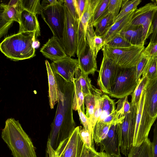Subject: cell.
<instances>
[{"label":"cell","mask_w":157,"mask_h":157,"mask_svg":"<svg viewBox=\"0 0 157 157\" xmlns=\"http://www.w3.org/2000/svg\"><path fill=\"white\" fill-rule=\"evenodd\" d=\"M131 105L130 112L118 124L120 151L126 157L133 146L138 106Z\"/></svg>","instance_id":"cell-6"},{"label":"cell","mask_w":157,"mask_h":157,"mask_svg":"<svg viewBox=\"0 0 157 157\" xmlns=\"http://www.w3.org/2000/svg\"><path fill=\"white\" fill-rule=\"evenodd\" d=\"M40 45L39 42L37 40H35L33 43L34 47L35 48H38Z\"/></svg>","instance_id":"cell-53"},{"label":"cell","mask_w":157,"mask_h":157,"mask_svg":"<svg viewBox=\"0 0 157 157\" xmlns=\"http://www.w3.org/2000/svg\"><path fill=\"white\" fill-rule=\"evenodd\" d=\"M157 13L156 3L151 2L135 10L128 25L142 26L146 40L153 33Z\"/></svg>","instance_id":"cell-8"},{"label":"cell","mask_w":157,"mask_h":157,"mask_svg":"<svg viewBox=\"0 0 157 157\" xmlns=\"http://www.w3.org/2000/svg\"><path fill=\"white\" fill-rule=\"evenodd\" d=\"M40 52L45 58L52 61L67 56L59 41L53 36L49 39L44 44L41 48Z\"/></svg>","instance_id":"cell-16"},{"label":"cell","mask_w":157,"mask_h":157,"mask_svg":"<svg viewBox=\"0 0 157 157\" xmlns=\"http://www.w3.org/2000/svg\"><path fill=\"white\" fill-rule=\"evenodd\" d=\"M63 1L59 0L57 4L43 9L41 14L50 29L53 36L58 39L62 45L65 18Z\"/></svg>","instance_id":"cell-7"},{"label":"cell","mask_w":157,"mask_h":157,"mask_svg":"<svg viewBox=\"0 0 157 157\" xmlns=\"http://www.w3.org/2000/svg\"><path fill=\"white\" fill-rule=\"evenodd\" d=\"M99 0H86L85 8L82 17L79 20L82 25L86 30L94 10Z\"/></svg>","instance_id":"cell-28"},{"label":"cell","mask_w":157,"mask_h":157,"mask_svg":"<svg viewBox=\"0 0 157 157\" xmlns=\"http://www.w3.org/2000/svg\"><path fill=\"white\" fill-rule=\"evenodd\" d=\"M122 2L123 0H109L107 10L116 17H117L119 13Z\"/></svg>","instance_id":"cell-41"},{"label":"cell","mask_w":157,"mask_h":157,"mask_svg":"<svg viewBox=\"0 0 157 157\" xmlns=\"http://www.w3.org/2000/svg\"><path fill=\"white\" fill-rule=\"evenodd\" d=\"M102 51L103 58L98 71L97 84L102 92L109 95L118 66L113 60L105 43Z\"/></svg>","instance_id":"cell-9"},{"label":"cell","mask_w":157,"mask_h":157,"mask_svg":"<svg viewBox=\"0 0 157 157\" xmlns=\"http://www.w3.org/2000/svg\"><path fill=\"white\" fill-rule=\"evenodd\" d=\"M97 153L96 151L93 150L84 144L80 157H96Z\"/></svg>","instance_id":"cell-46"},{"label":"cell","mask_w":157,"mask_h":157,"mask_svg":"<svg viewBox=\"0 0 157 157\" xmlns=\"http://www.w3.org/2000/svg\"><path fill=\"white\" fill-rule=\"evenodd\" d=\"M46 157H58V153L56 150H55L48 141L47 144Z\"/></svg>","instance_id":"cell-48"},{"label":"cell","mask_w":157,"mask_h":157,"mask_svg":"<svg viewBox=\"0 0 157 157\" xmlns=\"http://www.w3.org/2000/svg\"><path fill=\"white\" fill-rule=\"evenodd\" d=\"M36 14L23 10L21 12L18 33L32 32L36 33V39L40 35L39 24Z\"/></svg>","instance_id":"cell-17"},{"label":"cell","mask_w":157,"mask_h":157,"mask_svg":"<svg viewBox=\"0 0 157 157\" xmlns=\"http://www.w3.org/2000/svg\"><path fill=\"white\" fill-rule=\"evenodd\" d=\"M148 79L146 76H142L137 82V86L131 94L132 99L131 104L138 106L142 92L147 83Z\"/></svg>","instance_id":"cell-31"},{"label":"cell","mask_w":157,"mask_h":157,"mask_svg":"<svg viewBox=\"0 0 157 157\" xmlns=\"http://www.w3.org/2000/svg\"><path fill=\"white\" fill-rule=\"evenodd\" d=\"M142 76H146L148 79L157 76V67L156 57L150 58L144 71Z\"/></svg>","instance_id":"cell-37"},{"label":"cell","mask_w":157,"mask_h":157,"mask_svg":"<svg viewBox=\"0 0 157 157\" xmlns=\"http://www.w3.org/2000/svg\"><path fill=\"white\" fill-rule=\"evenodd\" d=\"M144 89L145 97L139 127L150 130L157 117V76L148 79Z\"/></svg>","instance_id":"cell-4"},{"label":"cell","mask_w":157,"mask_h":157,"mask_svg":"<svg viewBox=\"0 0 157 157\" xmlns=\"http://www.w3.org/2000/svg\"><path fill=\"white\" fill-rule=\"evenodd\" d=\"M21 10H24L35 14H41L43 10L40 0H20Z\"/></svg>","instance_id":"cell-30"},{"label":"cell","mask_w":157,"mask_h":157,"mask_svg":"<svg viewBox=\"0 0 157 157\" xmlns=\"http://www.w3.org/2000/svg\"><path fill=\"white\" fill-rule=\"evenodd\" d=\"M96 157H109L105 152L101 151L97 153Z\"/></svg>","instance_id":"cell-52"},{"label":"cell","mask_w":157,"mask_h":157,"mask_svg":"<svg viewBox=\"0 0 157 157\" xmlns=\"http://www.w3.org/2000/svg\"><path fill=\"white\" fill-rule=\"evenodd\" d=\"M120 118L117 113L116 109L113 113L106 117L102 121H101L105 123H110Z\"/></svg>","instance_id":"cell-49"},{"label":"cell","mask_w":157,"mask_h":157,"mask_svg":"<svg viewBox=\"0 0 157 157\" xmlns=\"http://www.w3.org/2000/svg\"><path fill=\"white\" fill-rule=\"evenodd\" d=\"M101 92L95 87L92 91L95 96V106L93 117L90 121L93 127L98 121L102 113V108L103 101V94Z\"/></svg>","instance_id":"cell-27"},{"label":"cell","mask_w":157,"mask_h":157,"mask_svg":"<svg viewBox=\"0 0 157 157\" xmlns=\"http://www.w3.org/2000/svg\"><path fill=\"white\" fill-rule=\"evenodd\" d=\"M109 0H99L90 21L94 26L107 10Z\"/></svg>","instance_id":"cell-34"},{"label":"cell","mask_w":157,"mask_h":157,"mask_svg":"<svg viewBox=\"0 0 157 157\" xmlns=\"http://www.w3.org/2000/svg\"><path fill=\"white\" fill-rule=\"evenodd\" d=\"M141 0H123L122 6L119 14L116 17L114 23L121 20L134 10L137 9Z\"/></svg>","instance_id":"cell-29"},{"label":"cell","mask_w":157,"mask_h":157,"mask_svg":"<svg viewBox=\"0 0 157 157\" xmlns=\"http://www.w3.org/2000/svg\"><path fill=\"white\" fill-rule=\"evenodd\" d=\"M93 27L90 21L86 30V36L88 46L97 58L98 52L103 48L104 41L101 36L96 35Z\"/></svg>","instance_id":"cell-20"},{"label":"cell","mask_w":157,"mask_h":157,"mask_svg":"<svg viewBox=\"0 0 157 157\" xmlns=\"http://www.w3.org/2000/svg\"><path fill=\"white\" fill-rule=\"evenodd\" d=\"M157 43V13L155 17L153 31L151 36L149 43Z\"/></svg>","instance_id":"cell-50"},{"label":"cell","mask_w":157,"mask_h":157,"mask_svg":"<svg viewBox=\"0 0 157 157\" xmlns=\"http://www.w3.org/2000/svg\"><path fill=\"white\" fill-rule=\"evenodd\" d=\"M79 80L84 96L92 95L94 87L91 84V80L88 75L80 71Z\"/></svg>","instance_id":"cell-35"},{"label":"cell","mask_w":157,"mask_h":157,"mask_svg":"<svg viewBox=\"0 0 157 157\" xmlns=\"http://www.w3.org/2000/svg\"><path fill=\"white\" fill-rule=\"evenodd\" d=\"M116 17L109 13L107 9L104 14L96 23L94 27L95 32L98 36H102L114 24Z\"/></svg>","instance_id":"cell-24"},{"label":"cell","mask_w":157,"mask_h":157,"mask_svg":"<svg viewBox=\"0 0 157 157\" xmlns=\"http://www.w3.org/2000/svg\"><path fill=\"white\" fill-rule=\"evenodd\" d=\"M80 70L78 67L75 73V80L73 82L75 91L73 101V109L76 111L81 108L85 113L84 96L82 92L79 82V77Z\"/></svg>","instance_id":"cell-22"},{"label":"cell","mask_w":157,"mask_h":157,"mask_svg":"<svg viewBox=\"0 0 157 157\" xmlns=\"http://www.w3.org/2000/svg\"></svg>","instance_id":"cell-56"},{"label":"cell","mask_w":157,"mask_h":157,"mask_svg":"<svg viewBox=\"0 0 157 157\" xmlns=\"http://www.w3.org/2000/svg\"><path fill=\"white\" fill-rule=\"evenodd\" d=\"M120 33L132 45L144 46L145 40L142 26L128 25Z\"/></svg>","instance_id":"cell-18"},{"label":"cell","mask_w":157,"mask_h":157,"mask_svg":"<svg viewBox=\"0 0 157 157\" xmlns=\"http://www.w3.org/2000/svg\"><path fill=\"white\" fill-rule=\"evenodd\" d=\"M59 2V0H44L42 2L41 5L43 9L48 6L56 5Z\"/></svg>","instance_id":"cell-51"},{"label":"cell","mask_w":157,"mask_h":157,"mask_svg":"<svg viewBox=\"0 0 157 157\" xmlns=\"http://www.w3.org/2000/svg\"><path fill=\"white\" fill-rule=\"evenodd\" d=\"M1 137L13 157H37L31 140L18 120L8 118L2 130Z\"/></svg>","instance_id":"cell-2"},{"label":"cell","mask_w":157,"mask_h":157,"mask_svg":"<svg viewBox=\"0 0 157 157\" xmlns=\"http://www.w3.org/2000/svg\"><path fill=\"white\" fill-rule=\"evenodd\" d=\"M92 95L84 96V103L86 106V115L90 120L92 119L95 106V96L93 93Z\"/></svg>","instance_id":"cell-39"},{"label":"cell","mask_w":157,"mask_h":157,"mask_svg":"<svg viewBox=\"0 0 157 157\" xmlns=\"http://www.w3.org/2000/svg\"><path fill=\"white\" fill-rule=\"evenodd\" d=\"M64 6L65 18L62 45L67 55L71 57L76 54L79 19L74 18L64 5Z\"/></svg>","instance_id":"cell-11"},{"label":"cell","mask_w":157,"mask_h":157,"mask_svg":"<svg viewBox=\"0 0 157 157\" xmlns=\"http://www.w3.org/2000/svg\"><path fill=\"white\" fill-rule=\"evenodd\" d=\"M136 9L134 10L121 20L114 23L106 33L101 36L104 42L115 34L120 33L129 24L133 13Z\"/></svg>","instance_id":"cell-25"},{"label":"cell","mask_w":157,"mask_h":157,"mask_svg":"<svg viewBox=\"0 0 157 157\" xmlns=\"http://www.w3.org/2000/svg\"><path fill=\"white\" fill-rule=\"evenodd\" d=\"M86 0H76V6L79 20H80L83 13Z\"/></svg>","instance_id":"cell-45"},{"label":"cell","mask_w":157,"mask_h":157,"mask_svg":"<svg viewBox=\"0 0 157 157\" xmlns=\"http://www.w3.org/2000/svg\"><path fill=\"white\" fill-rule=\"evenodd\" d=\"M54 74L58 86V104L48 140L56 150L70 137L76 127L72 111L74 82H67L59 75Z\"/></svg>","instance_id":"cell-1"},{"label":"cell","mask_w":157,"mask_h":157,"mask_svg":"<svg viewBox=\"0 0 157 157\" xmlns=\"http://www.w3.org/2000/svg\"><path fill=\"white\" fill-rule=\"evenodd\" d=\"M35 35V32H22L8 36L1 43L0 51L13 61L31 58L36 55Z\"/></svg>","instance_id":"cell-3"},{"label":"cell","mask_w":157,"mask_h":157,"mask_svg":"<svg viewBox=\"0 0 157 157\" xmlns=\"http://www.w3.org/2000/svg\"><path fill=\"white\" fill-rule=\"evenodd\" d=\"M80 120L84 128L93 133V127L90 119L86 117L81 108L78 109Z\"/></svg>","instance_id":"cell-43"},{"label":"cell","mask_w":157,"mask_h":157,"mask_svg":"<svg viewBox=\"0 0 157 157\" xmlns=\"http://www.w3.org/2000/svg\"><path fill=\"white\" fill-rule=\"evenodd\" d=\"M105 45L115 64L122 68L135 67L145 48L144 46H133L127 48H116Z\"/></svg>","instance_id":"cell-10"},{"label":"cell","mask_w":157,"mask_h":157,"mask_svg":"<svg viewBox=\"0 0 157 157\" xmlns=\"http://www.w3.org/2000/svg\"><path fill=\"white\" fill-rule=\"evenodd\" d=\"M125 116L112 123L106 137L100 143L109 157H121L118 124Z\"/></svg>","instance_id":"cell-13"},{"label":"cell","mask_w":157,"mask_h":157,"mask_svg":"<svg viewBox=\"0 0 157 157\" xmlns=\"http://www.w3.org/2000/svg\"><path fill=\"white\" fill-rule=\"evenodd\" d=\"M117 103V105L116 110L120 118L130 112L131 105L128 101V96L119 98Z\"/></svg>","instance_id":"cell-36"},{"label":"cell","mask_w":157,"mask_h":157,"mask_svg":"<svg viewBox=\"0 0 157 157\" xmlns=\"http://www.w3.org/2000/svg\"><path fill=\"white\" fill-rule=\"evenodd\" d=\"M78 67L86 75H94L98 71L96 58L88 46L86 52L78 58Z\"/></svg>","instance_id":"cell-19"},{"label":"cell","mask_w":157,"mask_h":157,"mask_svg":"<svg viewBox=\"0 0 157 157\" xmlns=\"http://www.w3.org/2000/svg\"><path fill=\"white\" fill-rule=\"evenodd\" d=\"M136 72V66L128 68L118 67L109 95L112 97L120 98L131 94L137 84Z\"/></svg>","instance_id":"cell-5"},{"label":"cell","mask_w":157,"mask_h":157,"mask_svg":"<svg viewBox=\"0 0 157 157\" xmlns=\"http://www.w3.org/2000/svg\"><path fill=\"white\" fill-rule=\"evenodd\" d=\"M103 101L102 113L98 121H102L106 117L113 113L116 109V103L106 94H103Z\"/></svg>","instance_id":"cell-32"},{"label":"cell","mask_w":157,"mask_h":157,"mask_svg":"<svg viewBox=\"0 0 157 157\" xmlns=\"http://www.w3.org/2000/svg\"><path fill=\"white\" fill-rule=\"evenodd\" d=\"M104 43L109 46L116 48H127L132 46L120 33L112 36L105 41Z\"/></svg>","instance_id":"cell-33"},{"label":"cell","mask_w":157,"mask_h":157,"mask_svg":"<svg viewBox=\"0 0 157 157\" xmlns=\"http://www.w3.org/2000/svg\"><path fill=\"white\" fill-rule=\"evenodd\" d=\"M63 3L73 18L76 20L79 19L76 9V0H64Z\"/></svg>","instance_id":"cell-42"},{"label":"cell","mask_w":157,"mask_h":157,"mask_svg":"<svg viewBox=\"0 0 157 157\" xmlns=\"http://www.w3.org/2000/svg\"><path fill=\"white\" fill-rule=\"evenodd\" d=\"M0 37L5 35L13 21L20 23L21 11L20 3L15 6L2 3L0 6Z\"/></svg>","instance_id":"cell-15"},{"label":"cell","mask_w":157,"mask_h":157,"mask_svg":"<svg viewBox=\"0 0 157 157\" xmlns=\"http://www.w3.org/2000/svg\"><path fill=\"white\" fill-rule=\"evenodd\" d=\"M45 63L48 80L49 104L51 109H52L58 102L57 84L55 75L52 70L50 64L47 60L45 61Z\"/></svg>","instance_id":"cell-21"},{"label":"cell","mask_w":157,"mask_h":157,"mask_svg":"<svg viewBox=\"0 0 157 157\" xmlns=\"http://www.w3.org/2000/svg\"><path fill=\"white\" fill-rule=\"evenodd\" d=\"M53 72L61 76L68 82H73L75 80L74 75L78 67V61L66 56L53 61L50 64Z\"/></svg>","instance_id":"cell-14"},{"label":"cell","mask_w":157,"mask_h":157,"mask_svg":"<svg viewBox=\"0 0 157 157\" xmlns=\"http://www.w3.org/2000/svg\"><path fill=\"white\" fill-rule=\"evenodd\" d=\"M80 133L84 144L90 149L95 151L94 146L93 133L80 126Z\"/></svg>","instance_id":"cell-38"},{"label":"cell","mask_w":157,"mask_h":157,"mask_svg":"<svg viewBox=\"0 0 157 157\" xmlns=\"http://www.w3.org/2000/svg\"><path fill=\"white\" fill-rule=\"evenodd\" d=\"M112 123L97 122L93 128L94 140L96 144L100 143L106 137Z\"/></svg>","instance_id":"cell-26"},{"label":"cell","mask_w":157,"mask_h":157,"mask_svg":"<svg viewBox=\"0 0 157 157\" xmlns=\"http://www.w3.org/2000/svg\"><path fill=\"white\" fill-rule=\"evenodd\" d=\"M156 57V65H157V56H155Z\"/></svg>","instance_id":"cell-54"},{"label":"cell","mask_w":157,"mask_h":157,"mask_svg":"<svg viewBox=\"0 0 157 157\" xmlns=\"http://www.w3.org/2000/svg\"><path fill=\"white\" fill-rule=\"evenodd\" d=\"M149 59L142 52L140 59L136 66V81L137 82L141 78Z\"/></svg>","instance_id":"cell-40"},{"label":"cell","mask_w":157,"mask_h":157,"mask_svg":"<svg viewBox=\"0 0 157 157\" xmlns=\"http://www.w3.org/2000/svg\"><path fill=\"white\" fill-rule=\"evenodd\" d=\"M127 157H153L152 143L147 138L140 144L132 147Z\"/></svg>","instance_id":"cell-23"},{"label":"cell","mask_w":157,"mask_h":157,"mask_svg":"<svg viewBox=\"0 0 157 157\" xmlns=\"http://www.w3.org/2000/svg\"><path fill=\"white\" fill-rule=\"evenodd\" d=\"M155 1L156 2V3L157 4V0H155Z\"/></svg>","instance_id":"cell-55"},{"label":"cell","mask_w":157,"mask_h":157,"mask_svg":"<svg viewBox=\"0 0 157 157\" xmlns=\"http://www.w3.org/2000/svg\"><path fill=\"white\" fill-rule=\"evenodd\" d=\"M142 52L149 59L156 56H157V43H149Z\"/></svg>","instance_id":"cell-44"},{"label":"cell","mask_w":157,"mask_h":157,"mask_svg":"<svg viewBox=\"0 0 157 157\" xmlns=\"http://www.w3.org/2000/svg\"><path fill=\"white\" fill-rule=\"evenodd\" d=\"M154 135L152 142L153 157H157V121L155 125Z\"/></svg>","instance_id":"cell-47"},{"label":"cell","mask_w":157,"mask_h":157,"mask_svg":"<svg viewBox=\"0 0 157 157\" xmlns=\"http://www.w3.org/2000/svg\"><path fill=\"white\" fill-rule=\"evenodd\" d=\"M80 127H76L70 137L60 144L56 150L58 157H80L84 144L80 136Z\"/></svg>","instance_id":"cell-12"}]
</instances>
